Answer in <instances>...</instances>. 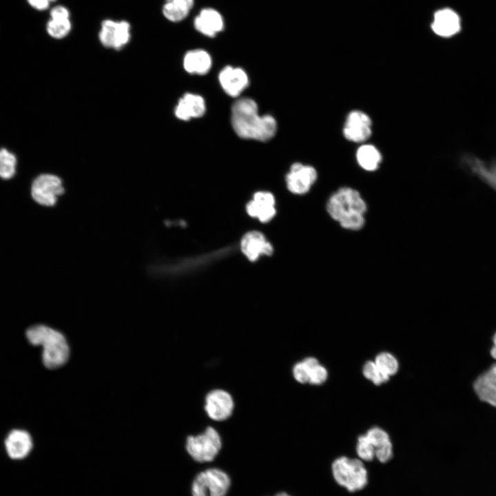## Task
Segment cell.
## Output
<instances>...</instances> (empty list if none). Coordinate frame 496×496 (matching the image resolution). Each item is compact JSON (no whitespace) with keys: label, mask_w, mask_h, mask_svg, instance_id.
<instances>
[{"label":"cell","mask_w":496,"mask_h":496,"mask_svg":"<svg viewBox=\"0 0 496 496\" xmlns=\"http://www.w3.org/2000/svg\"><path fill=\"white\" fill-rule=\"evenodd\" d=\"M234 408V400L225 390L214 389L205 397V411L213 420H226L231 415Z\"/></svg>","instance_id":"cell-11"},{"label":"cell","mask_w":496,"mask_h":496,"mask_svg":"<svg viewBox=\"0 0 496 496\" xmlns=\"http://www.w3.org/2000/svg\"><path fill=\"white\" fill-rule=\"evenodd\" d=\"M389 375L386 374L385 373L382 372L379 369V371L378 374L375 375V377L373 378L372 382L376 384L380 385L385 382H386L389 380Z\"/></svg>","instance_id":"cell-34"},{"label":"cell","mask_w":496,"mask_h":496,"mask_svg":"<svg viewBox=\"0 0 496 496\" xmlns=\"http://www.w3.org/2000/svg\"><path fill=\"white\" fill-rule=\"evenodd\" d=\"M469 169L496 191V161L485 162L475 156L464 158Z\"/></svg>","instance_id":"cell-22"},{"label":"cell","mask_w":496,"mask_h":496,"mask_svg":"<svg viewBox=\"0 0 496 496\" xmlns=\"http://www.w3.org/2000/svg\"><path fill=\"white\" fill-rule=\"evenodd\" d=\"M274 496H291L286 493H279Z\"/></svg>","instance_id":"cell-37"},{"label":"cell","mask_w":496,"mask_h":496,"mask_svg":"<svg viewBox=\"0 0 496 496\" xmlns=\"http://www.w3.org/2000/svg\"><path fill=\"white\" fill-rule=\"evenodd\" d=\"M372 121L369 116L360 110L350 112L343 127L344 138L353 143H362L372 134Z\"/></svg>","instance_id":"cell-9"},{"label":"cell","mask_w":496,"mask_h":496,"mask_svg":"<svg viewBox=\"0 0 496 496\" xmlns=\"http://www.w3.org/2000/svg\"><path fill=\"white\" fill-rule=\"evenodd\" d=\"M356 453L362 461L370 462L375 457V448L366 435H360L357 442Z\"/></svg>","instance_id":"cell-27"},{"label":"cell","mask_w":496,"mask_h":496,"mask_svg":"<svg viewBox=\"0 0 496 496\" xmlns=\"http://www.w3.org/2000/svg\"><path fill=\"white\" fill-rule=\"evenodd\" d=\"M219 83L226 94L238 96L249 85L247 74L240 68L226 66L219 72Z\"/></svg>","instance_id":"cell-14"},{"label":"cell","mask_w":496,"mask_h":496,"mask_svg":"<svg viewBox=\"0 0 496 496\" xmlns=\"http://www.w3.org/2000/svg\"><path fill=\"white\" fill-rule=\"evenodd\" d=\"M434 32L443 37H449L457 34L460 28V19L457 14L448 8L436 12L432 23Z\"/></svg>","instance_id":"cell-18"},{"label":"cell","mask_w":496,"mask_h":496,"mask_svg":"<svg viewBox=\"0 0 496 496\" xmlns=\"http://www.w3.org/2000/svg\"><path fill=\"white\" fill-rule=\"evenodd\" d=\"M56 0H28L29 4L38 10H45L48 9L51 3Z\"/></svg>","instance_id":"cell-33"},{"label":"cell","mask_w":496,"mask_h":496,"mask_svg":"<svg viewBox=\"0 0 496 496\" xmlns=\"http://www.w3.org/2000/svg\"><path fill=\"white\" fill-rule=\"evenodd\" d=\"M240 249L247 259L252 262L257 260L261 255L270 256L273 252L271 244L258 231L246 233L242 238Z\"/></svg>","instance_id":"cell-13"},{"label":"cell","mask_w":496,"mask_h":496,"mask_svg":"<svg viewBox=\"0 0 496 496\" xmlns=\"http://www.w3.org/2000/svg\"><path fill=\"white\" fill-rule=\"evenodd\" d=\"M26 337L32 344L42 346V360L47 368H59L68 360L69 346L60 332L39 324L30 327L26 331Z\"/></svg>","instance_id":"cell-3"},{"label":"cell","mask_w":496,"mask_h":496,"mask_svg":"<svg viewBox=\"0 0 496 496\" xmlns=\"http://www.w3.org/2000/svg\"><path fill=\"white\" fill-rule=\"evenodd\" d=\"M367 438L373 445L375 451L384 444L391 442L387 433L378 427H373L368 431L366 434Z\"/></svg>","instance_id":"cell-28"},{"label":"cell","mask_w":496,"mask_h":496,"mask_svg":"<svg viewBox=\"0 0 496 496\" xmlns=\"http://www.w3.org/2000/svg\"><path fill=\"white\" fill-rule=\"evenodd\" d=\"M359 166L368 172L377 170L382 162V155L378 149L371 144L360 145L355 153Z\"/></svg>","instance_id":"cell-23"},{"label":"cell","mask_w":496,"mask_h":496,"mask_svg":"<svg viewBox=\"0 0 496 496\" xmlns=\"http://www.w3.org/2000/svg\"><path fill=\"white\" fill-rule=\"evenodd\" d=\"M50 15L51 18L46 25L48 34L57 39L67 37L72 28L68 8L61 5L56 6L50 10Z\"/></svg>","instance_id":"cell-15"},{"label":"cell","mask_w":496,"mask_h":496,"mask_svg":"<svg viewBox=\"0 0 496 496\" xmlns=\"http://www.w3.org/2000/svg\"><path fill=\"white\" fill-rule=\"evenodd\" d=\"M5 446L10 458L21 459L28 456L33 444L32 437L28 432L21 429H14L8 435Z\"/></svg>","instance_id":"cell-16"},{"label":"cell","mask_w":496,"mask_h":496,"mask_svg":"<svg viewBox=\"0 0 496 496\" xmlns=\"http://www.w3.org/2000/svg\"><path fill=\"white\" fill-rule=\"evenodd\" d=\"M231 125L239 137L259 141L270 140L277 130L276 119L269 114L259 115L257 103L247 97L239 99L233 104Z\"/></svg>","instance_id":"cell-1"},{"label":"cell","mask_w":496,"mask_h":496,"mask_svg":"<svg viewBox=\"0 0 496 496\" xmlns=\"http://www.w3.org/2000/svg\"><path fill=\"white\" fill-rule=\"evenodd\" d=\"M329 216L344 229L358 231L365 225L367 203L361 194L351 187H342L328 198Z\"/></svg>","instance_id":"cell-2"},{"label":"cell","mask_w":496,"mask_h":496,"mask_svg":"<svg viewBox=\"0 0 496 496\" xmlns=\"http://www.w3.org/2000/svg\"><path fill=\"white\" fill-rule=\"evenodd\" d=\"M194 0H165L162 8L163 16L171 22H179L187 17Z\"/></svg>","instance_id":"cell-24"},{"label":"cell","mask_w":496,"mask_h":496,"mask_svg":"<svg viewBox=\"0 0 496 496\" xmlns=\"http://www.w3.org/2000/svg\"><path fill=\"white\" fill-rule=\"evenodd\" d=\"M493 346L490 350V355L493 358L496 359V333L493 336Z\"/></svg>","instance_id":"cell-36"},{"label":"cell","mask_w":496,"mask_h":496,"mask_svg":"<svg viewBox=\"0 0 496 496\" xmlns=\"http://www.w3.org/2000/svg\"><path fill=\"white\" fill-rule=\"evenodd\" d=\"M64 192V187L59 177L54 174H43L32 182L31 195L39 204L43 206H53L58 197Z\"/></svg>","instance_id":"cell-8"},{"label":"cell","mask_w":496,"mask_h":496,"mask_svg":"<svg viewBox=\"0 0 496 496\" xmlns=\"http://www.w3.org/2000/svg\"><path fill=\"white\" fill-rule=\"evenodd\" d=\"M378 369L386 374L394 375L398 369L397 359L389 353H381L375 358V361Z\"/></svg>","instance_id":"cell-26"},{"label":"cell","mask_w":496,"mask_h":496,"mask_svg":"<svg viewBox=\"0 0 496 496\" xmlns=\"http://www.w3.org/2000/svg\"><path fill=\"white\" fill-rule=\"evenodd\" d=\"M379 369L375 362H367L363 367V374L368 380H373L378 374Z\"/></svg>","instance_id":"cell-32"},{"label":"cell","mask_w":496,"mask_h":496,"mask_svg":"<svg viewBox=\"0 0 496 496\" xmlns=\"http://www.w3.org/2000/svg\"><path fill=\"white\" fill-rule=\"evenodd\" d=\"M183 67L190 74L203 75L209 71L211 59L203 50H190L183 58Z\"/></svg>","instance_id":"cell-21"},{"label":"cell","mask_w":496,"mask_h":496,"mask_svg":"<svg viewBox=\"0 0 496 496\" xmlns=\"http://www.w3.org/2000/svg\"><path fill=\"white\" fill-rule=\"evenodd\" d=\"M194 26L200 33L212 37L223 29V21L216 10L206 8L201 10L199 15L195 18Z\"/></svg>","instance_id":"cell-20"},{"label":"cell","mask_w":496,"mask_h":496,"mask_svg":"<svg viewBox=\"0 0 496 496\" xmlns=\"http://www.w3.org/2000/svg\"><path fill=\"white\" fill-rule=\"evenodd\" d=\"M205 110V102L201 96L187 93L179 99L174 112L178 119L189 121L203 116Z\"/></svg>","instance_id":"cell-17"},{"label":"cell","mask_w":496,"mask_h":496,"mask_svg":"<svg viewBox=\"0 0 496 496\" xmlns=\"http://www.w3.org/2000/svg\"><path fill=\"white\" fill-rule=\"evenodd\" d=\"M473 388L482 401L496 407V363L475 380Z\"/></svg>","instance_id":"cell-19"},{"label":"cell","mask_w":496,"mask_h":496,"mask_svg":"<svg viewBox=\"0 0 496 496\" xmlns=\"http://www.w3.org/2000/svg\"><path fill=\"white\" fill-rule=\"evenodd\" d=\"M317 178V171L313 167L295 163L286 176L287 187L293 194H304L310 190Z\"/></svg>","instance_id":"cell-10"},{"label":"cell","mask_w":496,"mask_h":496,"mask_svg":"<svg viewBox=\"0 0 496 496\" xmlns=\"http://www.w3.org/2000/svg\"><path fill=\"white\" fill-rule=\"evenodd\" d=\"M293 375L294 379L300 384L309 382V369L303 362H298L293 367Z\"/></svg>","instance_id":"cell-30"},{"label":"cell","mask_w":496,"mask_h":496,"mask_svg":"<svg viewBox=\"0 0 496 496\" xmlns=\"http://www.w3.org/2000/svg\"><path fill=\"white\" fill-rule=\"evenodd\" d=\"M17 159L14 154L6 148L0 149V178L8 180L16 173Z\"/></svg>","instance_id":"cell-25"},{"label":"cell","mask_w":496,"mask_h":496,"mask_svg":"<svg viewBox=\"0 0 496 496\" xmlns=\"http://www.w3.org/2000/svg\"><path fill=\"white\" fill-rule=\"evenodd\" d=\"M327 371L323 366L318 364L309 371V382L313 385H319L325 382Z\"/></svg>","instance_id":"cell-29"},{"label":"cell","mask_w":496,"mask_h":496,"mask_svg":"<svg viewBox=\"0 0 496 496\" xmlns=\"http://www.w3.org/2000/svg\"><path fill=\"white\" fill-rule=\"evenodd\" d=\"M229 475L218 468H209L198 473L192 486V496H225L230 486Z\"/></svg>","instance_id":"cell-6"},{"label":"cell","mask_w":496,"mask_h":496,"mask_svg":"<svg viewBox=\"0 0 496 496\" xmlns=\"http://www.w3.org/2000/svg\"><path fill=\"white\" fill-rule=\"evenodd\" d=\"M392 455L393 447L391 442L376 448L375 451V457L381 463H386L389 461Z\"/></svg>","instance_id":"cell-31"},{"label":"cell","mask_w":496,"mask_h":496,"mask_svg":"<svg viewBox=\"0 0 496 496\" xmlns=\"http://www.w3.org/2000/svg\"><path fill=\"white\" fill-rule=\"evenodd\" d=\"M331 472L335 482L351 493L362 490L368 484L367 469L359 458L338 457L331 464Z\"/></svg>","instance_id":"cell-4"},{"label":"cell","mask_w":496,"mask_h":496,"mask_svg":"<svg viewBox=\"0 0 496 496\" xmlns=\"http://www.w3.org/2000/svg\"><path fill=\"white\" fill-rule=\"evenodd\" d=\"M222 446L218 431L208 426L205 431L187 439L186 449L189 455L196 461L206 462L212 461L219 453Z\"/></svg>","instance_id":"cell-5"},{"label":"cell","mask_w":496,"mask_h":496,"mask_svg":"<svg viewBox=\"0 0 496 496\" xmlns=\"http://www.w3.org/2000/svg\"><path fill=\"white\" fill-rule=\"evenodd\" d=\"M276 201L273 195L269 192H256L252 200L246 205L247 214L262 223L269 222L276 215Z\"/></svg>","instance_id":"cell-12"},{"label":"cell","mask_w":496,"mask_h":496,"mask_svg":"<svg viewBox=\"0 0 496 496\" xmlns=\"http://www.w3.org/2000/svg\"><path fill=\"white\" fill-rule=\"evenodd\" d=\"M99 39L104 47L121 50L131 39V25L126 20L106 19L101 23Z\"/></svg>","instance_id":"cell-7"},{"label":"cell","mask_w":496,"mask_h":496,"mask_svg":"<svg viewBox=\"0 0 496 496\" xmlns=\"http://www.w3.org/2000/svg\"><path fill=\"white\" fill-rule=\"evenodd\" d=\"M303 362L305 364V365L308 367V369H311L316 365L319 364L318 360L313 357H308L304 358L303 360Z\"/></svg>","instance_id":"cell-35"}]
</instances>
